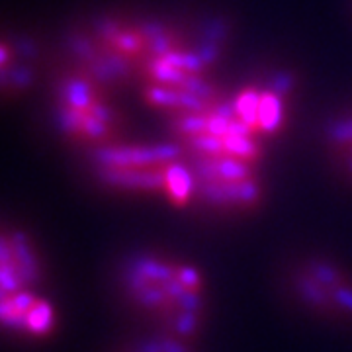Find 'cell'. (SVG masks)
Here are the masks:
<instances>
[{"instance_id": "cell-5", "label": "cell", "mask_w": 352, "mask_h": 352, "mask_svg": "<svg viewBox=\"0 0 352 352\" xmlns=\"http://www.w3.org/2000/svg\"><path fill=\"white\" fill-rule=\"evenodd\" d=\"M0 300H2L0 303L2 323L6 327L28 333L32 337H45L53 331L55 325L53 307L32 289L2 294Z\"/></svg>"}, {"instance_id": "cell-8", "label": "cell", "mask_w": 352, "mask_h": 352, "mask_svg": "<svg viewBox=\"0 0 352 352\" xmlns=\"http://www.w3.org/2000/svg\"><path fill=\"white\" fill-rule=\"evenodd\" d=\"M325 141L333 163L352 178V110L339 116L329 126Z\"/></svg>"}, {"instance_id": "cell-4", "label": "cell", "mask_w": 352, "mask_h": 352, "mask_svg": "<svg viewBox=\"0 0 352 352\" xmlns=\"http://www.w3.org/2000/svg\"><path fill=\"white\" fill-rule=\"evenodd\" d=\"M239 118L266 143L288 124L289 90L282 80H252L229 92Z\"/></svg>"}, {"instance_id": "cell-6", "label": "cell", "mask_w": 352, "mask_h": 352, "mask_svg": "<svg viewBox=\"0 0 352 352\" xmlns=\"http://www.w3.org/2000/svg\"><path fill=\"white\" fill-rule=\"evenodd\" d=\"M38 280V261L24 233L2 235V294L30 289Z\"/></svg>"}, {"instance_id": "cell-3", "label": "cell", "mask_w": 352, "mask_h": 352, "mask_svg": "<svg viewBox=\"0 0 352 352\" xmlns=\"http://www.w3.org/2000/svg\"><path fill=\"white\" fill-rule=\"evenodd\" d=\"M129 292L141 309L159 317L175 337L188 339L200 327L204 280L194 266L161 258L139 261L129 272Z\"/></svg>"}, {"instance_id": "cell-7", "label": "cell", "mask_w": 352, "mask_h": 352, "mask_svg": "<svg viewBox=\"0 0 352 352\" xmlns=\"http://www.w3.org/2000/svg\"><path fill=\"white\" fill-rule=\"evenodd\" d=\"M32 59L28 55V47L22 45L18 39L14 43L4 39L2 43V85L4 94L18 92L30 82L32 78Z\"/></svg>"}, {"instance_id": "cell-2", "label": "cell", "mask_w": 352, "mask_h": 352, "mask_svg": "<svg viewBox=\"0 0 352 352\" xmlns=\"http://www.w3.org/2000/svg\"><path fill=\"white\" fill-rule=\"evenodd\" d=\"M51 106L63 138L88 151L126 139V113L118 90L67 63L53 82Z\"/></svg>"}, {"instance_id": "cell-1", "label": "cell", "mask_w": 352, "mask_h": 352, "mask_svg": "<svg viewBox=\"0 0 352 352\" xmlns=\"http://www.w3.org/2000/svg\"><path fill=\"white\" fill-rule=\"evenodd\" d=\"M94 170L106 186L157 194L175 206L196 200V178L175 141L149 143L122 139L92 151Z\"/></svg>"}]
</instances>
